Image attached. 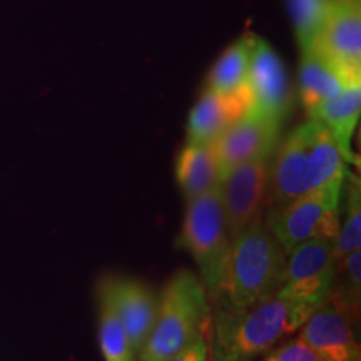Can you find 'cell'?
<instances>
[{
	"label": "cell",
	"instance_id": "277c9868",
	"mask_svg": "<svg viewBox=\"0 0 361 361\" xmlns=\"http://www.w3.org/2000/svg\"><path fill=\"white\" fill-rule=\"evenodd\" d=\"M211 301L200 276L180 269L162 295L151 335L139 351V361H164L207 335Z\"/></svg>",
	"mask_w": 361,
	"mask_h": 361
},
{
	"label": "cell",
	"instance_id": "2e32d148",
	"mask_svg": "<svg viewBox=\"0 0 361 361\" xmlns=\"http://www.w3.org/2000/svg\"><path fill=\"white\" fill-rule=\"evenodd\" d=\"M176 179L188 201L216 191L223 179V168L213 144L186 142L176 161Z\"/></svg>",
	"mask_w": 361,
	"mask_h": 361
},
{
	"label": "cell",
	"instance_id": "44dd1931",
	"mask_svg": "<svg viewBox=\"0 0 361 361\" xmlns=\"http://www.w3.org/2000/svg\"><path fill=\"white\" fill-rule=\"evenodd\" d=\"M329 7L331 0H288V11L300 51H306L318 42Z\"/></svg>",
	"mask_w": 361,
	"mask_h": 361
},
{
	"label": "cell",
	"instance_id": "7402d4cb",
	"mask_svg": "<svg viewBox=\"0 0 361 361\" xmlns=\"http://www.w3.org/2000/svg\"><path fill=\"white\" fill-rule=\"evenodd\" d=\"M333 295L360 313L361 303V250L351 251L336 261Z\"/></svg>",
	"mask_w": 361,
	"mask_h": 361
},
{
	"label": "cell",
	"instance_id": "cb8c5ba5",
	"mask_svg": "<svg viewBox=\"0 0 361 361\" xmlns=\"http://www.w3.org/2000/svg\"><path fill=\"white\" fill-rule=\"evenodd\" d=\"M164 361H209V351H207L206 338L186 346V348L178 351V353L169 356V358Z\"/></svg>",
	"mask_w": 361,
	"mask_h": 361
},
{
	"label": "cell",
	"instance_id": "ba28073f",
	"mask_svg": "<svg viewBox=\"0 0 361 361\" xmlns=\"http://www.w3.org/2000/svg\"><path fill=\"white\" fill-rule=\"evenodd\" d=\"M269 162L271 157L243 162L226 171L221 179V201L231 241L263 221L268 206Z\"/></svg>",
	"mask_w": 361,
	"mask_h": 361
},
{
	"label": "cell",
	"instance_id": "8992f818",
	"mask_svg": "<svg viewBox=\"0 0 361 361\" xmlns=\"http://www.w3.org/2000/svg\"><path fill=\"white\" fill-rule=\"evenodd\" d=\"M343 184L318 189L268 211L266 226L283 251L291 252L313 239H333L340 229Z\"/></svg>",
	"mask_w": 361,
	"mask_h": 361
},
{
	"label": "cell",
	"instance_id": "7c38bea8",
	"mask_svg": "<svg viewBox=\"0 0 361 361\" xmlns=\"http://www.w3.org/2000/svg\"><path fill=\"white\" fill-rule=\"evenodd\" d=\"M313 47L350 79H361V0H331Z\"/></svg>",
	"mask_w": 361,
	"mask_h": 361
},
{
	"label": "cell",
	"instance_id": "9a60e30c",
	"mask_svg": "<svg viewBox=\"0 0 361 361\" xmlns=\"http://www.w3.org/2000/svg\"><path fill=\"white\" fill-rule=\"evenodd\" d=\"M361 116V80L343 87L333 97L323 101L310 112L308 117L318 121L333 135L343 156L350 164H356L358 157L353 152L355 130Z\"/></svg>",
	"mask_w": 361,
	"mask_h": 361
},
{
	"label": "cell",
	"instance_id": "e0dca14e",
	"mask_svg": "<svg viewBox=\"0 0 361 361\" xmlns=\"http://www.w3.org/2000/svg\"><path fill=\"white\" fill-rule=\"evenodd\" d=\"M358 80L361 79H350L314 47L301 51L300 94L308 114L323 101L340 92L343 87Z\"/></svg>",
	"mask_w": 361,
	"mask_h": 361
},
{
	"label": "cell",
	"instance_id": "9c48e42d",
	"mask_svg": "<svg viewBox=\"0 0 361 361\" xmlns=\"http://www.w3.org/2000/svg\"><path fill=\"white\" fill-rule=\"evenodd\" d=\"M358 316V311L331 293L301 324L300 338L324 361H360L361 350L355 331Z\"/></svg>",
	"mask_w": 361,
	"mask_h": 361
},
{
	"label": "cell",
	"instance_id": "603a6c76",
	"mask_svg": "<svg viewBox=\"0 0 361 361\" xmlns=\"http://www.w3.org/2000/svg\"><path fill=\"white\" fill-rule=\"evenodd\" d=\"M255 361H324L310 345L301 340L300 336L295 340L283 341L276 348L271 350L261 358Z\"/></svg>",
	"mask_w": 361,
	"mask_h": 361
},
{
	"label": "cell",
	"instance_id": "ffe728a7",
	"mask_svg": "<svg viewBox=\"0 0 361 361\" xmlns=\"http://www.w3.org/2000/svg\"><path fill=\"white\" fill-rule=\"evenodd\" d=\"M99 303V348L106 361H139L129 335L114 308L97 296Z\"/></svg>",
	"mask_w": 361,
	"mask_h": 361
},
{
	"label": "cell",
	"instance_id": "30bf717a",
	"mask_svg": "<svg viewBox=\"0 0 361 361\" xmlns=\"http://www.w3.org/2000/svg\"><path fill=\"white\" fill-rule=\"evenodd\" d=\"M97 296L109 303L123 322L135 353L144 346L154 326L159 295L134 278L106 274L97 283Z\"/></svg>",
	"mask_w": 361,
	"mask_h": 361
},
{
	"label": "cell",
	"instance_id": "8fae6325",
	"mask_svg": "<svg viewBox=\"0 0 361 361\" xmlns=\"http://www.w3.org/2000/svg\"><path fill=\"white\" fill-rule=\"evenodd\" d=\"M247 90L252 102L251 109L283 123L291 109L290 78L281 56L256 35H252Z\"/></svg>",
	"mask_w": 361,
	"mask_h": 361
},
{
	"label": "cell",
	"instance_id": "3957f363",
	"mask_svg": "<svg viewBox=\"0 0 361 361\" xmlns=\"http://www.w3.org/2000/svg\"><path fill=\"white\" fill-rule=\"evenodd\" d=\"M286 278V252L264 221L251 226L229 245L223 276L211 306L250 308L276 295Z\"/></svg>",
	"mask_w": 361,
	"mask_h": 361
},
{
	"label": "cell",
	"instance_id": "52a82bcc",
	"mask_svg": "<svg viewBox=\"0 0 361 361\" xmlns=\"http://www.w3.org/2000/svg\"><path fill=\"white\" fill-rule=\"evenodd\" d=\"M335 268L333 239H313L286 255V278L279 295L293 305L301 323L331 295Z\"/></svg>",
	"mask_w": 361,
	"mask_h": 361
},
{
	"label": "cell",
	"instance_id": "d6986e66",
	"mask_svg": "<svg viewBox=\"0 0 361 361\" xmlns=\"http://www.w3.org/2000/svg\"><path fill=\"white\" fill-rule=\"evenodd\" d=\"M340 211V229L333 241V252L338 261L351 251L361 250V186L360 178L353 173H348L343 186Z\"/></svg>",
	"mask_w": 361,
	"mask_h": 361
},
{
	"label": "cell",
	"instance_id": "6da1fadb",
	"mask_svg": "<svg viewBox=\"0 0 361 361\" xmlns=\"http://www.w3.org/2000/svg\"><path fill=\"white\" fill-rule=\"evenodd\" d=\"M350 166L333 135L308 117L291 130L269 162V209L318 189L343 184Z\"/></svg>",
	"mask_w": 361,
	"mask_h": 361
},
{
	"label": "cell",
	"instance_id": "5bb4252c",
	"mask_svg": "<svg viewBox=\"0 0 361 361\" xmlns=\"http://www.w3.org/2000/svg\"><path fill=\"white\" fill-rule=\"evenodd\" d=\"M252 107L250 90L221 94L204 90L188 117V142L213 144Z\"/></svg>",
	"mask_w": 361,
	"mask_h": 361
},
{
	"label": "cell",
	"instance_id": "ac0fdd59",
	"mask_svg": "<svg viewBox=\"0 0 361 361\" xmlns=\"http://www.w3.org/2000/svg\"><path fill=\"white\" fill-rule=\"evenodd\" d=\"M252 49V35H243L218 57L207 74V90L221 94H236L247 89Z\"/></svg>",
	"mask_w": 361,
	"mask_h": 361
},
{
	"label": "cell",
	"instance_id": "4fadbf2b",
	"mask_svg": "<svg viewBox=\"0 0 361 361\" xmlns=\"http://www.w3.org/2000/svg\"><path fill=\"white\" fill-rule=\"evenodd\" d=\"M281 123L273 117L250 109L213 142L223 176L228 169L247 161L273 156Z\"/></svg>",
	"mask_w": 361,
	"mask_h": 361
},
{
	"label": "cell",
	"instance_id": "7a4b0ae2",
	"mask_svg": "<svg viewBox=\"0 0 361 361\" xmlns=\"http://www.w3.org/2000/svg\"><path fill=\"white\" fill-rule=\"evenodd\" d=\"M301 324L293 305L279 291L250 308L211 306L206 335L209 360L255 361L281 345Z\"/></svg>",
	"mask_w": 361,
	"mask_h": 361
},
{
	"label": "cell",
	"instance_id": "5b68a950",
	"mask_svg": "<svg viewBox=\"0 0 361 361\" xmlns=\"http://www.w3.org/2000/svg\"><path fill=\"white\" fill-rule=\"evenodd\" d=\"M229 245L231 239L226 228L219 188L189 200L179 234V246L196 261L209 301L218 293Z\"/></svg>",
	"mask_w": 361,
	"mask_h": 361
}]
</instances>
